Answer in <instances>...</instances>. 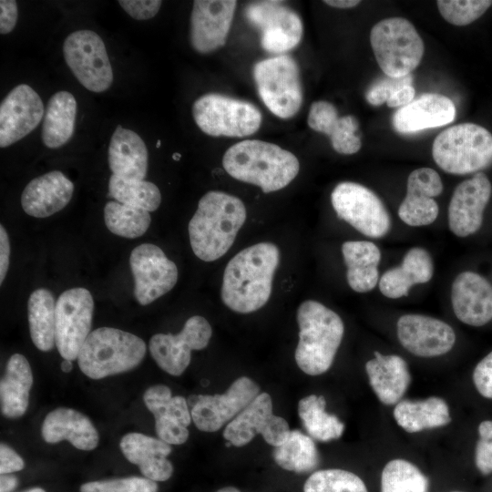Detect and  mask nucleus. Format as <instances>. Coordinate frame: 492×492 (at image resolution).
<instances>
[{"instance_id": "f257e3e1", "label": "nucleus", "mask_w": 492, "mask_h": 492, "mask_svg": "<svg viewBox=\"0 0 492 492\" xmlns=\"http://www.w3.org/2000/svg\"><path fill=\"white\" fill-rule=\"evenodd\" d=\"M280 251L271 242H260L238 252L225 267L220 296L239 313H253L269 301Z\"/></svg>"}, {"instance_id": "f03ea898", "label": "nucleus", "mask_w": 492, "mask_h": 492, "mask_svg": "<svg viewBox=\"0 0 492 492\" xmlns=\"http://www.w3.org/2000/svg\"><path fill=\"white\" fill-rule=\"evenodd\" d=\"M246 218L245 205L239 198L219 190L204 194L188 226L194 254L204 261L222 257L232 246Z\"/></svg>"}, {"instance_id": "7ed1b4c3", "label": "nucleus", "mask_w": 492, "mask_h": 492, "mask_svg": "<svg viewBox=\"0 0 492 492\" xmlns=\"http://www.w3.org/2000/svg\"><path fill=\"white\" fill-rule=\"evenodd\" d=\"M222 165L231 177L260 187L264 193L285 188L300 169L299 160L291 151L258 139L242 140L230 147Z\"/></svg>"}, {"instance_id": "20e7f679", "label": "nucleus", "mask_w": 492, "mask_h": 492, "mask_svg": "<svg viewBox=\"0 0 492 492\" xmlns=\"http://www.w3.org/2000/svg\"><path fill=\"white\" fill-rule=\"evenodd\" d=\"M296 318L299 325L296 364L306 374L320 375L333 363L343 336V323L335 312L313 300L300 304Z\"/></svg>"}, {"instance_id": "39448f33", "label": "nucleus", "mask_w": 492, "mask_h": 492, "mask_svg": "<svg viewBox=\"0 0 492 492\" xmlns=\"http://www.w3.org/2000/svg\"><path fill=\"white\" fill-rule=\"evenodd\" d=\"M147 347L138 336L112 327L92 331L81 347L77 364L91 379H102L137 367Z\"/></svg>"}, {"instance_id": "423d86ee", "label": "nucleus", "mask_w": 492, "mask_h": 492, "mask_svg": "<svg viewBox=\"0 0 492 492\" xmlns=\"http://www.w3.org/2000/svg\"><path fill=\"white\" fill-rule=\"evenodd\" d=\"M432 156L444 171L454 175L477 173L492 164V134L474 123H461L439 133Z\"/></svg>"}, {"instance_id": "0eeeda50", "label": "nucleus", "mask_w": 492, "mask_h": 492, "mask_svg": "<svg viewBox=\"0 0 492 492\" xmlns=\"http://www.w3.org/2000/svg\"><path fill=\"white\" fill-rule=\"evenodd\" d=\"M370 44L384 74L401 77L411 74L424 55V42L414 25L404 17H389L376 23Z\"/></svg>"}, {"instance_id": "6e6552de", "label": "nucleus", "mask_w": 492, "mask_h": 492, "mask_svg": "<svg viewBox=\"0 0 492 492\" xmlns=\"http://www.w3.org/2000/svg\"><path fill=\"white\" fill-rule=\"evenodd\" d=\"M192 116L200 129L212 137L242 138L258 131L261 113L251 103L218 93L195 100Z\"/></svg>"}, {"instance_id": "1a4fd4ad", "label": "nucleus", "mask_w": 492, "mask_h": 492, "mask_svg": "<svg viewBox=\"0 0 492 492\" xmlns=\"http://www.w3.org/2000/svg\"><path fill=\"white\" fill-rule=\"evenodd\" d=\"M259 96L267 108L278 118L295 116L302 104V90L296 61L279 55L259 61L253 67Z\"/></svg>"}, {"instance_id": "9d476101", "label": "nucleus", "mask_w": 492, "mask_h": 492, "mask_svg": "<svg viewBox=\"0 0 492 492\" xmlns=\"http://www.w3.org/2000/svg\"><path fill=\"white\" fill-rule=\"evenodd\" d=\"M331 202L340 219L367 237L382 238L390 231L391 218L385 206L362 184L339 183L332 191Z\"/></svg>"}, {"instance_id": "9b49d317", "label": "nucleus", "mask_w": 492, "mask_h": 492, "mask_svg": "<svg viewBox=\"0 0 492 492\" xmlns=\"http://www.w3.org/2000/svg\"><path fill=\"white\" fill-rule=\"evenodd\" d=\"M65 61L87 90L100 93L113 82L112 67L102 38L91 30L69 34L63 44Z\"/></svg>"}, {"instance_id": "f8f14e48", "label": "nucleus", "mask_w": 492, "mask_h": 492, "mask_svg": "<svg viewBox=\"0 0 492 492\" xmlns=\"http://www.w3.org/2000/svg\"><path fill=\"white\" fill-rule=\"evenodd\" d=\"M93 311V297L86 288H71L58 297L56 302V346L62 358L77 359L91 333Z\"/></svg>"}, {"instance_id": "ddd939ff", "label": "nucleus", "mask_w": 492, "mask_h": 492, "mask_svg": "<svg viewBox=\"0 0 492 492\" xmlns=\"http://www.w3.org/2000/svg\"><path fill=\"white\" fill-rule=\"evenodd\" d=\"M259 385L251 378H237L223 394L190 395L187 401L196 427L216 432L234 419L258 395Z\"/></svg>"}, {"instance_id": "4468645a", "label": "nucleus", "mask_w": 492, "mask_h": 492, "mask_svg": "<svg viewBox=\"0 0 492 492\" xmlns=\"http://www.w3.org/2000/svg\"><path fill=\"white\" fill-rule=\"evenodd\" d=\"M212 329L202 316L189 318L177 334L156 333L149 340V353L163 371L179 376L189 366L191 351L202 350L210 343Z\"/></svg>"}, {"instance_id": "2eb2a0df", "label": "nucleus", "mask_w": 492, "mask_h": 492, "mask_svg": "<svg viewBox=\"0 0 492 492\" xmlns=\"http://www.w3.org/2000/svg\"><path fill=\"white\" fill-rule=\"evenodd\" d=\"M245 15L260 30L261 45L267 52L285 53L302 40L303 28L300 16L280 1L251 3Z\"/></svg>"}, {"instance_id": "dca6fc26", "label": "nucleus", "mask_w": 492, "mask_h": 492, "mask_svg": "<svg viewBox=\"0 0 492 492\" xmlns=\"http://www.w3.org/2000/svg\"><path fill=\"white\" fill-rule=\"evenodd\" d=\"M287 421L272 413V400L268 393H260L223 431V437L234 446L249 444L261 434L266 443L276 447L288 437Z\"/></svg>"}, {"instance_id": "f3484780", "label": "nucleus", "mask_w": 492, "mask_h": 492, "mask_svg": "<svg viewBox=\"0 0 492 492\" xmlns=\"http://www.w3.org/2000/svg\"><path fill=\"white\" fill-rule=\"evenodd\" d=\"M134 277V296L140 305H148L169 292L177 283L178 268L157 245L143 243L130 253Z\"/></svg>"}, {"instance_id": "a211bd4d", "label": "nucleus", "mask_w": 492, "mask_h": 492, "mask_svg": "<svg viewBox=\"0 0 492 492\" xmlns=\"http://www.w3.org/2000/svg\"><path fill=\"white\" fill-rule=\"evenodd\" d=\"M44 114L43 101L30 86L15 87L0 105V147L6 148L28 135Z\"/></svg>"}, {"instance_id": "6ab92c4d", "label": "nucleus", "mask_w": 492, "mask_h": 492, "mask_svg": "<svg viewBox=\"0 0 492 492\" xmlns=\"http://www.w3.org/2000/svg\"><path fill=\"white\" fill-rule=\"evenodd\" d=\"M491 193L490 180L481 171L456 187L448 206V226L456 236L466 237L480 229Z\"/></svg>"}, {"instance_id": "aec40b11", "label": "nucleus", "mask_w": 492, "mask_h": 492, "mask_svg": "<svg viewBox=\"0 0 492 492\" xmlns=\"http://www.w3.org/2000/svg\"><path fill=\"white\" fill-rule=\"evenodd\" d=\"M397 337L402 346L419 357H436L448 353L456 333L446 323L423 314H405L397 321Z\"/></svg>"}, {"instance_id": "412c9836", "label": "nucleus", "mask_w": 492, "mask_h": 492, "mask_svg": "<svg viewBox=\"0 0 492 492\" xmlns=\"http://www.w3.org/2000/svg\"><path fill=\"white\" fill-rule=\"evenodd\" d=\"M237 6L234 0H196L190 15V43L200 54L211 53L226 43Z\"/></svg>"}, {"instance_id": "4be33fe9", "label": "nucleus", "mask_w": 492, "mask_h": 492, "mask_svg": "<svg viewBox=\"0 0 492 492\" xmlns=\"http://www.w3.org/2000/svg\"><path fill=\"white\" fill-rule=\"evenodd\" d=\"M143 400L155 417V430L159 439L169 445H182L188 440V426L192 418L186 398L172 396L167 385L155 384L144 392Z\"/></svg>"}, {"instance_id": "5701e85b", "label": "nucleus", "mask_w": 492, "mask_h": 492, "mask_svg": "<svg viewBox=\"0 0 492 492\" xmlns=\"http://www.w3.org/2000/svg\"><path fill=\"white\" fill-rule=\"evenodd\" d=\"M443 191L439 174L430 168L413 170L406 183V194L398 208L402 221L412 227L433 223L438 215V204L434 198Z\"/></svg>"}, {"instance_id": "b1692460", "label": "nucleus", "mask_w": 492, "mask_h": 492, "mask_svg": "<svg viewBox=\"0 0 492 492\" xmlns=\"http://www.w3.org/2000/svg\"><path fill=\"white\" fill-rule=\"evenodd\" d=\"M451 302L456 318L471 326H482L492 319V285L480 274L463 272L454 280Z\"/></svg>"}, {"instance_id": "393cba45", "label": "nucleus", "mask_w": 492, "mask_h": 492, "mask_svg": "<svg viewBox=\"0 0 492 492\" xmlns=\"http://www.w3.org/2000/svg\"><path fill=\"white\" fill-rule=\"evenodd\" d=\"M456 117L453 101L438 93H424L407 105L399 108L392 124L399 133H413L451 123Z\"/></svg>"}, {"instance_id": "a878e982", "label": "nucleus", "mask_w": 492, "mask_h": 492, "mask_svg": "<svg viewBox=\"0 0 492 492\" xmlns=\"http://www.w3.org/2000/svg\"><path fill=\"white\" fill-rule=\"evenodd\" d=\"M73 192V182L61 171L53 170L33 179L25 187L21 205L26 214L46 218L64 209Z\"/></svg>"}, {"instance_id": "bb28decb", "label": "nucleus", "mask_w": 492, "mask_h": 492, "mask_svg": "<svg viewBox=\"0 0 492 492\" xmlns=\"http://www.w3.org/2000/svg\"><path fill=\"white\" fill-rule=\"evenodd\" d=\"M119 447L126 459L138 466L143 477L157 482L172 476L173 465L167 458L172 448L165 441L131 432L122 436Z\"/></svg>"}, {"instance_id": "cd10ccee", "label": "nucleus", "mask_w": 492, "mask_h": 492, "mask_svg": "<svg viewBox=\"0 0 492 492\" xmlns=\"http://www.w3.org/2000/svg\"><path fill=\"white\" fill-rule=\"evenodd\" d=\"M43 439L48 444L67 440L79 450L95 449L99 435L92 421L84 414L67 407L49 412L41 425Z\"/></svg>"}, {"instance_id": "c85d7f7f", "label": "nucleus", "mask_w": 492, "mask_h": 492, "mask_svg": "<svg viewBox=\"0 0 492 492\" xmlns=\"http://www.w3.org/2000/svg\"><path fill=\"white\" fill-rule=\"evenodd\" d=\"M307 123L313 130L327 135L332 147L340 154L352 155L362 147L357 119L352 115L339 117L336 108L328 101L312 104Z\"/></svg>"}, {"instance_id": "c756f323", "label": "nucleus", "mask_w": 492, "mask_h": 492, "mask_svg": "<svg viewBox=\"0 0 492 492\" xmlns=\"http://www.w3.org/2000/svg\"><path fill=\"white\" fill-rule=\"evenodd\" d=\"M149 153L145 142L133 130L118 125L113 132L108 151L112 175L144 180L148 171Z\"/></svg>"}, {"instance_id": "7c9ffc66", "label": "nucleus", "mask_w": 492, "mask_h": 492, "mask_svg": "<svg viewBox=\"0 0 492 492\" xmlns=\"http://www.w3.org/2000/svg\"><path fill=\"white\" fill-rule=\"evenodd\" d=\"M374 358L365 364L372 389L384 405L397 404L406 392L411 375L406 362L399 355L374 352Z\"/></svg>"}, {"instance_id": "2f4dec72", "label": "nucleus", "mask_w": 492, "mask_h": 492, "mask_svg": "<svg viewBox=\"0 0 492 492\" xmlns=\"http://www.w3.org/2000/svg\"><path fill=\"white\" fill-rule=\"evenodd\" d=\"M434 274V262L429 252L421 247L411 248L400 266L387 270L379 279V290L390 299L407 295L413 285L429 282Z\"/></svg>"}, {"instance_id": "473e14b6", "label": "nucleus", "mask_w": 492, "mask_h": 492, "mask_svg": "<svg viewBox=\"0 0 492 492\" xmlns=\"http://www.w3.org/2000/svg\"><path fill=\"white\" fill-rule=\"evenodd\" d=\"M33 381L27 359L21 354L11 355L0 382L1 413L5 417L15 419L25 415Z\"/></svg>"}, {"instance_id": "72a5a7b5", "label": "nucleus", "mask_w": 492, "mask_h": 492, "mask_svg": "<svg viewBox=\"0 0 492 492\" xmlns=\"http://www.w3.org/2000/svg\"><path fill=\"white\" fill-rule=\"evenodd\" d=\"M347 282L356 292L372 291L379 282V248L368 241H348L342 245Z\"/></svg>"}, {"instance_id": "f704fd0d", "label": "nucleus", "mask_w": 492, "mask_h": 492, "mask_svg": "<svg viewBox=\"0 0 492 492\" xmlns=\"http://www.w3.org/2000/svg\"><path fill=\"white\" fill-rule=\"evenodd\" d=\"M397 425L408 433L446 425L451 422L446 402L436 396L399 401L393 412Z\"/></svg>"}, {"instance_id": "c9c22d12", "label": "nucleus", "mask_w": 492, "mask_h": 492, "mask_svg": "<svg viewBox=\"0 0 492 492\" xmlns=\"http://www.w3.org/2000/svg\"><path fill=\"white\" fill-rule=\"evenodd\" d=\"M77 101L68 91H58L48 100L42 124L43 143L49 149L65 145L73 136Z\"/></svg>"}, {"instance_id": "e433bc0d", "label": "nucleus", "mask_w": 492, "mask_h": 492, "mask_svg": "<svg viewBox=\"0 0 492 492\" xmlns=\"http://www.w3.org/2000/svg\"><path fill=\"white\" fill-rule=\"evenodd\" d=\"M27 318L35 346L42 352L51 351L56 344V302L49 290L39 288L31 293Z\"/></svg>"}, {"instance_id": "4c0bfd02", "label": "nucleus", "mask_w": 492, "mask_h": 492, "mask_svg": "<svg viewBox=\"0 0 492 492\" xmlns=\"http://www.w3.org/2000/svg\"><path fill=\"white\" fill-rule=\"evenodd\" d=\"M272 457L280 467L294 473L311 472L320 463L313 438L300 430H291L286 440L274 447Z\"/></svg>"}, {"instance_id": "58836bf2", "label": "nucleus", "mask_w": 492, "mask_h": 492, "mask_svg": "<svg viewBox=\"0 0 492 492\" xmlns=\"http://www.w3.org/2000/svg\"><path fill=\"white\" fill-rule=\"evenodd\" d=\"M326 400L323 395H310L298 403V414L310 436L321 442L341 437L343 423L325 411Z\"/></svg>"}, {"instance_id": "ea45409f", "label": "nucleus", "mask_w": 492, "mask_h": 492, "mask_svg": "<svg viewBox=\"0 0 492 492\" xmlns=\"http://www.w3.org/2000/svg\"><path fill=\"white\" fill-rule=\"evenodd\" d=\"M108 196L119 203L143 209L149 212L156 210L161 202L160 191L154 183L125 179L115 175H111L109 179Z\"/></svg>"}, {"instance_id": "a19ab883", "label": "nucleus", "mask_w": 492, "mask_h": 492, "mask_svg": "<svg viewBox=\"0 0 492 492\" xmlns=\"http://www.w3.org/2000/svg\"><path fill=\"white\" fill-rule=\"evenodd\" d=\"M104 220L110 232L129 239L142 236L151 222L149 211L118 201L105 205Z\"/></svg>"}, {"instance_id": "79ce46f5", "label": "nucleus", "mask_w": 492, "mask_h": 492, "mask_svg": "<svg viewBox=\"0 0 492 492\" xmlns=\"http://www.w3.org/2000/svg\"><path fill=\"white\" fill-rule=\"evenodd\" d=\"M381 492H429V481L415 465L394 459L382 471Z\"/></svg>"}, {"instance_id": "37998d69", "label": "nucleus", "mask_w": 492, "mask_h": 492, "mask_svg": "<svg viewBox=\"0 0 492 492\" xmlns=\"http://www.w3.org/2000/svg\"><path fill=\"white\" fill-rule=\"evenodd\" d=\"M415 90L411 74L401 77H384L373 82L365 92L367 102L373 106L384 103L389 108H401L415 98Z\"/></svg>"}, {"instance_id": "c03bdc74", "label": "nucleus", "mask_w": 492, "mask_h": 492, "mask_svg": "<svg viewBox=\"0 0 492 492\" xmlns=\"http://www.w3.org/2000/svg\"><path fill=\"white\" fill-rule=\"evenodd\" d=\"M303 492H368L364 482L354 473L331 468L313 473L303 485Z\"/></svg>"}, {"instance_id": "a18cd8bd", "label": "nucleus", "mask_w": 492, "mask_h": 492, "mask_svg": "<svg viewBox=\"0 0 492 492\" xmlns=\"http://www.w3.org/2000/svg\"><path fill=\"white\" fill-rule=\"evenodd\" d=\"M492 5L490 0H438L442 17L454 26H466L479 18Z\"/></svg>"}, {"instance_id": "49530a36", "label": "nucleus", "mask_w": 492, "mask_h": 492, "mask_svg": "<svg viewBox=\"0 0 492 492\" xmlns=\"http://www.w3.org/2000/svg\"><path fill=\"white\" fill-rule=\"evenodd\" d=\"M156 481L145 477H126L84 483L80 492H158Z\"/></svg>"}, {"instance_id": "de8ad7c7", "label": "nucleus", "mask_w": 492, "mask_h": 492, "mask_svg": "<svg viewBox=\"0 0 492 492\" xmlns=\"http://www.w3.org/2000/svg\"><path fill=\"white\" fill-rule=\"evenodd\" d=\"M478 435L475 463L483 475H489L492 473V421L481 422L478 425Z\"/></svg>"}, {"instance_id": "09e8293b", "label": "nucleus", "mask_w": 492, "mask_h": 492, "mask_svg": "<svg viewBox=\"0 0 492 492\" xmlns=\"http://www.w3.org/2000/svg\"><path fill=\"white\" fill-rule=\"evenodd\" d=\"M119 5L136 20H147L155 16L162 2L159 0H119Z\"/></svg>"}, {"instance_id": "8fccbe9b", "label": "nucleus", "mask_w": 492, "mask_h": 492, "mask_svg": "<svg viewBox=\"0 0 492 492\" xmlns=\"http://www.w3.org/2000/svg\"><path fill=\"white\" fill-rule=\"evenodd\" d=\"M473 382L482 396L492 399V352L486 355L475 367Z\"/></svg>"}, {"instance_id": "3c124183", "label": "nucleus", "mask_w": 492, "mask_h": 492, "mask_svg": "<svg viewBox=\"0 0 492 492\" xmlns=\"http://www.w3.org/2000/svg\"><path fill=\"white\" fill-rule=\"evenodd\" d=\"M25 467L23 458L8 445H0V474L18 472Z\"/></svg>"}, {"instance_id": "603ef678", "label": "nucleus", "mask_w": 492, "mask_h": 492, "mask_svg": "<svg viewBox=\"0 0 492 492\" xmlns=\"http://www.w3.org/2000/svg\"><path fill=\"white\" fill-rule=\"evenodd\" d=\"M18 16L17 4L15 0L0 1V33H10L15 26Z\"/></svg>"}, {"instance_id": "864d4df0", "label": "nucleus", "mask_w": 492, "mask_h": 492, "mask_svg": "<svg viewBox=\"0 0 492 492\" xmlns=\"http://www.w3.org/2000/svg\"><path fill=\"white\" fill-rule=\"evenodd\" d=\"M10 260V241L8 234L3 225H0V284L3 283Z\"/></svg>"}, {"instance_id": "5fc2aeb1", "label": "nucleus", "mask_w": 492, "mask_h": 492, "mask_svg": "<svg viewBox=\"0 0 492 492\" xmlns=\"http://www.w3.org/2000/svg\"><path fill=\"white\" fill-rule=\"evenodd\" d=\"M18 485V479L11 474H4L0 477V492H12Z\"/></svg>"}, {"instance_id": "6e6d98bb", "label": "nucleus", "mask_w": 492, "mask_h": 492, "mask_svg": "<svg viewBox=\"0 0 492 492\" xmlns=\"http://www.w3.org/2000/svg\"><path fill=\"white\" fill-rule=\"evenodd\" d=\"M324 4L335 8L346 9L358 5L361 1L358 0H325Z\"/></svg>"}, {"instance_id": "4d7b16f0", "label": "nucleus", "mask_w": 492, "mask_h": 492, "mask_svg": "<svg viewBox=\"0 0 492 492\" xmlns=\"http://www.w3.org/2000/svg\"><path fill=\"white\" fill-rule=\"evenodd\" d=\"M72 368H73L72 362L70 360L64 359V361L61 363L62 371L64 373H69L72 371Z\"/></svg>"}, {"instance_id": "13d9d810", "label": "nucleus", "mask_w": 492, "mask_h": 492, "mask_svg": "<svg viewBox=\"0 0 492 492\" xmlns=\"http://www.w3.org/2000/svg\"><path fill=\"white\" fill-rule=\"evenodd\" d=\"M216 492H241V491L234 487H225L217 490Z\"/></svg>"}, {"instance_id": "bf43d9fd", "label": "nucleus", "mask_w": 492, "mask_h": 492, "mask_svg": "<svg viewBox=\"0 0 492 492\" xmlns=\"http://www.w3.org/2000/svg\"><path fill=\"white\" fill-rule=\"evenodd\" d=\"M22 492H46V490L41 487H31Z\"/></svg>"}, {"instance_id": "052dcab7", "label": "nucleus", "mask_w": 492, "mask_h": 492, "mask_svg": "<svg viewBox=\"0 0 492 492\" xmlns=\"http://www.w3.org/2000/svg\"><path fill=\"white\" fill-rule=\"evenodd\" d=\"M180 157H181V155L179 153H177V152L172 155V158H173L174 160H179Z\"/></svg>"}, {"instance_id": "680f3d73", "label": "nucleus", "mask_w": 492, "mask_h": 492, "mask_svg": "<svg viewBox=\"0 0 492 492\" xmlns=\"http://www.w3.org/2000/svg\"><path fill=\"white\" fill-rule=\"evenodd\" d=\"M156 147L157 148H159L160 147V140H158L157 144H156Z\"/></svg>"}, {"instance_id": "e2e57ef3", "label": "nucleus", "mask_w": 492, "mask_h": 492, "mask_svg": "<svg viewBox=\"0 0 492 492\" xmlns=\"http://www.w3.org/2000/svg\"><path fill=\"white\" fill-rule=\"evenodd\" d=\"M454 492H460V491H454Z\"/></svg>"}]
</instances>
